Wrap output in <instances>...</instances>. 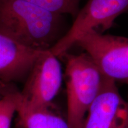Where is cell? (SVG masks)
Wrapping results in <instances>:
<instances>
[{
  "label": "cell",
  "instance_id": "ba28073f",
  "mask_svg": "<svg viewBox=\"0 0 128 128\" xmlns=\"http://www.w3.org/2000/svg\"><path fill=\"white\" fill-rule=\"evenodd\" d=\"M17 113L23 128H70L66 117H64L55 106L35 108L26 105L21 98L17 101Z\"/></svg>",
  "mask_w": 128,
  "mask_h": 128
},
{
  "label": "cell",
  "instance_id": "8fae6325",
  "mask_svg": "<svg viewBox=\"0 0 128 128\" xmlns=\"http://www.w3.org/2000/svg\"><path fill=\"white\" fill-rule=\"evenodd\" d=\"M12 83H7L0 81V100L13 87Z\"/></svg>",
  "mask_w": 128,
  "mask_h": 128
},
{
  "label": "cell",
  "instance_id": "8992f818",
  "mask_svg": "<svg viewBox=\"0 0 128 128\" xmlns=\"http://www.w3.org/2000/svg\"><path fill=\"white\" fill-rule=\"evenodd\" d=\"M81 128H128V101L107 77L88 110Z\"/></svg>",
  "mask_w": 128,
  "mask_h": 128
},
{
  "label": "cell",
  "instance_id": "5b68a950",
  "mask_svg": "<svg viewBox=\"0 0 128 128\" xmlns=\"http://www.w3.org/2000/svg\"><path fill=\"white\" fill-rule=\"evenodd\" d=\"M63 74L58 58L50 50L37 56L20 92L22 102L32 108L54 106V98L61 87Z\"/></svg>",
  "mask_w": 128,
  "mask_h": 128
},
{
  "label": "cell",
  "instance_id": "3957f363",
  "mask_svg": "<svg viewBox=\"0 0 128 128\" xmlns=\"http://www.w3.org/2000/svg\"><path fill=\"white\" fill-rule=\"evenodd\" d=\"M75 44L86 51L104 76L128 84V38L90 30Z\"/></svg>",
  "mask_w": 128,
  "mask_h": 128
},
{
  "label": "cell",
  "instance_id": "277c9868",
  "mask_svg": "<svg viewBox=\"0 0 128 128\" xmlns=\"http://www.w3.org/2000/svg\"><path fill=\"white\" fill-rule=\"evenodd\" d=\"M128 10V0H88L80 10L72 26L50 51L62 58L83 33L90 30L100 33L111 28L115 19Z\"/></svg>",
  "mask_w": 128,
  "mask_h": 128
},
{
  "label": "cell",
  "instance_id": "6da1fadb",
  "mask_svg": "<svg viewBox=\"0 0 128 128\" xmlns=\"http://www.w3.org/2000/svg\"><path fill=\"white\" fill-rule=\"evenodd\" d=\"M63 28V15L24 0H0V32L28 49L50 50Z\"/></svg>",
  "mask_w": 128,
  "mask_h": 128
},
{
  "label": "cell",
  "instance_id": "9c48e42d",
  "mask_svg": "<svg viewBox=\"0 0 128 128\" xmlns=\"http://www.w3.org/2000/svg\"><path fill=\"white\" fill-rule=\"evenodd\" d=\"M54 13L70 14L76 17L80 11V0H24Z\"/></svg>",
  "mask_w": 128,
  "mask_h": 128
},
{
  "label": "cell",
  "instance_id": "7a4b0ae2",
  "mask_svg": "<svg viewBox=\"0 0 128 128\" xmlns=\"http://www.w3.org/2000/svg\"><path fill=\"white\" fill-rule=\"evenodd\" d=\"M63 56L66 60V119L70 128H81L105 76L86 52L77 55L67 52Z\"/></svg>",
  "mask_w": 128,
  "mask_h": 128
},
{
  "label": "cell",
  "instance_id": "30bf717a",
  "mask_svg": "<svg viewBox=\"0 0 128 128\" xmlns=\"http://www.w3.org/2000/svg\"><path fill=\"white\" fill-rule=\"evenodd\" d=\"M19 92L13 86L0 100V128H10L14 113H17Z\"/></svg>",
  "mask_w": 128,
  "mask_h": 128
},
{
  "label": "cell",
  "instance_id": "52a82bcc",
  "mask_svg": "<svg viewBox=\"0 0 128 128\" xmlns=\"http://www.w3.org/2000/svg\"><path fill=\"white\" fill-rule=\"evenodd\" d=\"M40 52L21 45L0 32V81H25Z\"/></svg>",
  "mask_w": 128,
  "mask_h": 128
}]
</instances>
